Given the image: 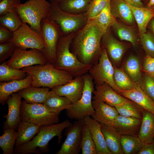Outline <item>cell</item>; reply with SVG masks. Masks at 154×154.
<instances>
[{"mask_svg":"<svg viewBox=\"0 0 154 154\" xmlns=\"http://www.w3.org/2000/svg\"><path fill=\"white\" fill-rule=\"evenodd\" d=\"M106 32L94 21L89 20L76 33L70 45V51L80 62L93 66L100 57L101 41Z\"/></svg>","mask_w":154,"mask_h":154,"instance_id":"cell-1","label":"cell"},{"mask_svg":"<svg viewBox=\"0 0 154 154\" xmlns=\"http://www.w3.org/2000/svg\"><path fill=\"white\" fill-rule=\"evenodd\" d=\"M32 79L31 86L47 87L52 89L63 85L74 79L67 71L56 68L53 64L47 62L44 65H35L21 69Z\"/></svg>","mask_w":154,"mask_h":154,"instance_id":"cell-2","label":"cell"},{"mask_svg":"<svg viewBox=\"0 0 154 154\" xmlns=\"http://www.w3.org/2000/svg\"><path fill=\"white\" fill-rule=\"evenodd\" d=\"M72 124L69 120H66L50 125L40 126L39 132L30 141L25 144L15 147L14 153L41 154L48 153L49 150L48 147L49 141L56 136L58 137V143H60L62 138L63 131Z\"/></svg>","mask_w":154,"mask_h":154,"instance_id":"cell-3","label":"cell"},{"mask_svg":"<svg viewBox=\"0 0 154 154\" xmlns=\"http://www.w3.org/2000/svg\"><path fill=\"white\" fill-rule=\"evenodd\" d=\"M76 32L63 35L59 37L56 46L54 64L56 68L67 71L74 78L88 72L92 66L80 62L70 51V45Z\"/></svg>","mask_w":154,"mask_h":154,"instance_id":"cell-4","label":"cell"},{"mask_svg":"<svg viewBox=\"0 0 154 154\" xmlns=\"http://www.w3.org/2000/svg\"><path fill=\"white\" fill-rule=\"evenodd\" d=\"M51 5L46 0H28L16 7V11L22 22L41 35V23L47 18Z\"/></svg>","mask_w":154,"mask_h":154,"instance_id":"cell-5","label":"cell"},{"mask_svg":"<svg viewBox=\"0 0 154 154\" xmlns=\"http://www.w3.org/2000/svg\"><path fill=\"white\" fill-rule=\"evenodd\" d=\"M50 9L47 19L56 23L64 35L76 32L88 21L86 13L79 15L69 13L61 9L54 0H50Z\"/></svg>","mask_w":154,"mask_h":154,"instance_id":"cell-6","label":"cell"},{"mask_svg":"<svg viewBox=\"0 0 154 154\" xmlns=\"http://www.w3.org/2000/svg\"><path fill=\"white\" fill-rule=\"evenodd\" d=\"M82 76L84 85L81 97L66 110L67 117L71 119H83L87 116H92L95 114L92 105V96L94 90L93 80L89 73Z\"/></svg>","mask_w":154,"mask_h":154,"instance_id":"cell-7","label":"cell"},{"mask_svg":"<svg viewBox=\"0 0 154 154\" xmlns=\"http://www.w3.org/2000/svg\"><path fill=\"white\" fill-rule=\"evenodd\" d=\"M59 115L49 110L43 104H29L24 100L21 102L20 109L21 121L47 126L58 123Z\"/></svg>","mask_w":154,"mask_h":154,"instance_id":"cell-8","label":"cell"},{"mask_svg":"<svg viewBox=\"0 0 154 154\" xmlns=\"http://www.w3.org/2000/svg\"><path fill=\"white\" fill-rule=\"evenodd\" d=\"M28 25L23 22L21 27L13 32L12 37L7 42L24 50L37 49L42 52L46 47L43 37Z\"/></svg>","mask_w":154,"mask_h":154,"instance_id":"cell-9","label":"cell"},{"mask_svg":"<svg viewBox=\"0 0 154 154\" xmlns=\"http://www.w3.org/2000/svg\"><path fill=\"white\" fill-rule=\"evenodd\" d=\"M102 50L99 59L88 71L96 86L106 83L117 93L120 90L115 85L113 79L114 67L110 60L105 49Z\"/></svg>","mask_w":154,"mask_h":154,"instance_id":"cell-10","label":"cell"},{"mask_svg":"<svg viewBox=\"0 0 154 154\" xmlns=\"http://www.w3.org/2000/svg\"><path fill=\"white\" fill-rule=\"evenodd\" d=\"M41 35L46 44L42 52L47 62L54 64L55 61V52L58 40L64 35L60 26L55 22L47 18L41 23Z\"/></svg>","mask_w":154,"mask_h":154,"instance_id":"cell-11","label":"cell"},{"mask_svg":"<svg viewBox=\"0 0 154 154\" xmlns=\"http://www.w3.org/2000/svg\"><path fill=\"white\" fill-rule=\"evenodd\" d=\"M5 62L8 65L18 69L35 65H43L47 62L40 50L31 49L27 50L17 47L10 59Z\"/></svg>","mask_w":154,"mask_h":154,"instance_id":"cell-12","label":"cell"},{"mask_svg":"<svg viewBox=\"0 0 154 154\" xmlns=\"http://www.w3.org/2000/svg\"><path fill=\"white\" fill-rule=\"evenodd\" d=\"M84 124L83 119L76 120L65 129L66 138L56 154L79 153L81 150L82 129Z\"/></svg>","mask_w":154,"mask_h":154,"instance_id":"cell-13","label":"cell"},{"mask_svg":"<svg viewBox=\"0 0 154 154\" xmlns=\"http://www.w3.org/2000/svg\"><path fill=\"white\" fill-rule=\"evenodd\" d=\"M109 28L103 35L101 43L102 48L106 49L112 64H117L127 49L124 44L116 39L109 31Z\"/></svg>","mask_w":154,"mask_h":154,"instance_id":"cell-14","label":"cell"},{"mask_svg":"<svg viewBox=\"0 0 154 154\" xmlns=\"http://www.w3.org/2000/svg\"><path fill=\"white\" fill-rule=\"evenodd\" d=\"M84 85L82 76L75 77L66 84L55 87L51 90L58 94L66 97L73 104L81 97Z\"/></svg>","mask_w":154,"mask_h":154,"instance_id":"cell-15","label":"cell"},{"mask_svg":"<svg viewBox=\"0 0 154 154\" xmlns=\"http://www.w3.org/2000/svg\"><path fill=\"white\" fill-rule=\"evenodd\" d=\"M22 97L18 92L12 94L7 101L8 108L7 115L3 116L6 119L3 123V129L10 128L16 130L18 125L21 121V106Z\"/></svg>","mask_w":154,"mask_h":154,"instance_id":"cell-16","label":"cell"},{"mask_svg":"<svg viewBox=\"0 0 154 154\" xmlns=\"http://www.w3.org/2000/svg\"><path fill=\"white\" fill-rule=\"evenodd\" d=\"M95 114L91 117L100 124L114 126L119 114L114 107L101 101L92 100Z\"/></svg>","mask_w":154,"mask_h":154,"instance_id":"cell-17","label":"cell"},{"mask_svg":"<svg viewBox=\"0 0 154 154\" xmlns=\"http://www.w3.org/2000/svg\"><path fill=\"white\" fill-rule=\"evenodd\" d=\"M93 94V100L102 101L113 107L120 104L128 100L106 83L96 86Z\"/></svg>","mask_w":154,"mask_h":154,"instance_id":"cell-18","label":"cell"},{"mask_svg":"<svg viewBox=\"0 0 154 154\" xmlns=\"http://www.w3.org/2000/svg\"><path fill=\"white\" fill-rule=\"evenodd\" d=\"M83 120L95 144L97 154H112L106 145L100 123L90 116H86Z\"/></svg>","mask_w":154,"mask_h":154,"instance_id":"cell-19","label":"cell"},{"mask_svg":"<svg viewBox=\"0 0 154 154\" xmlns=\"http://www.w3.org/2000/svg\"><path fill=\"white\" fill-rule=\"evenodd\" d=\"M32 82L31 77L28 75L25 78L9 82H0V103L4 105L8 97L13 93L31 86Z\"/></svg>","mask_w":154,"mask_h":154,"instance_id":"cell-20","label":"cell"},{"mask_svg":"<svg viewBox=\"0 0 154 154\" xmlns=\"http://www.w3.org/2000/svg\"><path fill=\"white\" fill-rule=\"evenodd\" d=\"M119 94L154 114V101L145 93L140 85L130 90H120Z\"/></svg>","mask_w":154,"mask_h":154,"instance_id":"cell-21","label":"cell"},{"mask_svg":"<svg viewBox=\"0 0 154 154\" xmlns=\"http://www.w3.org/2000/svg\"><path fill=\"white\" fill-rule=\"evenodd\" d=\"M100 124L106 145L111 154H123L121 143V135L114 126Z\"/></svg>","mask_w":154,"mask_h":154,"instance_id":"cell-22","label":"cell"},{"mask_svg":"<svg viewBox=\"0 0 154 154\" xmlns=\"http://www.w3.org/2000/svg\"><path fill=\"white\" fill-rule=\"evenodd\" d=\"M142 119L119 115L114 127L121 135L138 136Z\"/></svg>","mask_w":154,"mask_h":154,"instance_id":"cell-23","label":"cell"},{"mask_svg":"<svg viewBox=\"0 0 154 154\" xmlns=\"http://www.w3.org/2000/svg\"><path fill=\"white\" fill-rule=\"evenodd\" d=\"M40 126L31 123L20 121L16 129L15 147L25 144L30 141L39 132Z\"/></svg>","mask_w":154,"mask_h":154,"instance_id":"cell-24","label":"cell"},{"mask_svg":"<svg viewBox=\"0 0 154 154\" xmlns=\"http://www.w3.org/2000/svg\"><path fill=\"white\" fill-rule=\"evenodd\" d=\"M142 121L138 136L144 144L154 141V114L143 110Z\"/></svg>","mask_w":154,"mask_h":154,"instance_id":"cell-25","label":"cell"},{"mask_svg":"<svg viewBox=\"0 0 154 154\" xmlns=\"http://www.w3.org/2000/svg\"><path fill=\"white\" fill-rule=\"evenodd\" d=\"M110 9L113 16L120 19L125 23L133 24L135 19L132 11L123 0H110Z\"/></svg>","mask_w":154,"mask_h":154,"instance_id":"cell-26","label":"cell"},{"mask_svg":"<svg viewBox=\"0 0 154 154\" xmlns=\"http://www.w3.org/2000/svg\"><path fill=\"white\" fill-rule=\"evenodd\" d=\"M127 4L131 9L137 23L140 36L146 32L148 24L154 17V8L137 7Z\"/></svg>","mask_w":154,"mask_h":154,"instance_id":"cell-27","label":"cell"},{"mask_svg":"<svg viewBox=\"0 0 154 154\" xmlns=\"http://www.w3.org/2000/svg\"><path fill=\"white\" fill-rule=\"evenodd\" d=\"M47 87L30 86L18 92L27 103L43 104L50 91Z\"/></svg>","mask_w":154,"mask_h":154,"instance_id":"cell-28","label":"cell"},{"mask_svg":"<svg viewBox=\"0 0 154 154\" xmlns=\"http://www.w3.org/2000/svg\"><path fill=\"white\" fill-rule=\"evenodd\" d=\"M92 0H54L62 11L75 15L86 13Z\"/></svg>","mask_w":154,"mask_h":154,"instance_id":"cell-29","label":"cell"},{"mask_svg":"<svg viewBox=\"0 0 154 154\" xmlns=\"http://www.w3.org/2000/svg\"><path fill=\"white\" fill-rule=\"evenodd\" d=\"M43 104L50 111L59 115L62 110L68 109L72 103L66 97L60 96L51 90Z\"/></svg>","mask_w":154,"mask_h":154,"instance_id":"cell-30","label":"cell"},{"mask_svg":"<svg viewBox=\"0 0 154 154\" xmlns=\"http://www.w3.org/2000/svg\"><path fill=\"white\" fill-rule=\"evenodd\" d=\"M111 27L113 28L120 39L129 42L134 47L136 46L138 39L133 29L118 21L115 18Z\"/></svg>","mask_w":154,"mask_h":154,"instance_id":"cell-31","label":"cell"},{"mask_svg":"<svg viewBox=\"0 0 154 154\" xmlns=\"http://www.w3.org/2000/svg\"><path fill=\"white\" fill-rule=\"evenodd\" d=\"M114 107L119 115L125 117L142 119L143 109L130 100L128 99L126 101Z\"/></svg>","mask_w":154,"mask_h":154,"instance_id":"cell-32","label":"cell"},{"mask_svg":"<svg viewBox=\"0 0 154 154\" xmlns=\"http://www.w3.org/2000/svg\"><path fill=\"white\" fill-rule=\"evenodd\" d=\"M124 71L137 84L140 85L142 80L140 60L134 55L129 56L124 65Z\"/></svg>","mask_w":154,"mask_h":154,"instance_id":"cell-33","label":"cell"},{"mask_svg":"<svg viewBox=\"0 0 154 154\" xmlns=\"http://www.w3.org/2000/svg\"><path fill=\"white\" fill-rule=\"evenodd\" d=\"M121 143L123 154H137L144 144L138 136L121 135Z\"/></svg>","mask_w":154,"mask_h":154,"instance_id":"cell-34","label":"cell"},{"mask_svg":"<svg viewBox=\"0 0 154 154\" xmlns=\"http://www.w3.org/2000/svg\"><path fill=\"white\" fill-rule=\"evenodd\" d=\"M28 74L21 69H18L8 65L5 62L0 65V81L9 82L26 78Z\"/></svg>","mask_w":154,"mask_h":154,"instance_id":"cell-35","label":"cell"},{"mask_svg":"<svg viewBox=\"0 0 154 154\" xmlns=\"http://www.w3.org/2000/svg\"><path fill=\"white\" fill-rule=\"evenodd\" d=\"M113 79L115 85L120 90H130L139 85L133 81L124 71L115 67H114Z\"/></svg>","mask_w":154,"mask_h":154,"instance_id":"cell-36","label":"cell"},{"mask_svg":"<svg viewBox=\"0 0 154 154\" xmlns=\"http://www.w3.org/2000/svg\"><path fill=\"white\" fill-rule=\"evenodd\" d=\"M3 134L0 137V147L3 154H12L17 136L15 130L8 128L4 129Z\"/></svg>","mask_w":154,"mask_h":154,"instance_id":"cell-37","label":"cell"},{"mask_svg":"<svg viewBox=\"0 0 154 154\" xmlns=\"http://www.w3.org/2000/svg\"><path fill=\"white\" fill-rule=\"evenodd\" d=\"M23 22L16 10L0 16V25L13 32L21 26Z\"/></svg>","mask_w":154,"mask_h":154,"instance_id":"cell-38","label":"cell"},{"mask_svg":"<svg viewBox=\"0 0 154 154\" xmlns=\"http://www.w3.org/2000/svg\"><path fill=\"white\" fill-rule=\"evenodd\" d=\"M114 18L111 11L110 0H108L105 7L100 13L90 19L95 21L106 32L111 27Z\"/></svg>","mask_w":154,"mask_h":154,"instance_id":"cell-39","label":"cell"},{"mask_svg":"<svg viewBox=\"0 0 154 154\" xmlns=\"http://www.w3.org/2000/svg\"><path fill=\"white\" fill-rule=\"evenodd\" d=\"M81 147L82 154H97L95 144L85 123L82 129Z\"/></svg>","mask_w":154,"mask_h":154,"instance_id":"cell-40","label":"cell"},{"mask_svg":"<svg viewBox=\"0 0 154 154\" xmlns=\"http://www.w3.org/2000/svg\"><path fill=\"white\" fill-rule=\"evenodd\" d=\"M140 41L146 56L154 57V36L146 32L140 36Z\"/></svg>","mask_w":154,"mask_h":154,"instance_id":"cell-41","label":"cell"},{"mask_svg":"<svg viewBox=\"0 0 154 154\" xmlns=\"http://www.w3.org/2000/svg\"><path fill=\"white\" fill-rule=\"evenodd\" d=\"M140 86L145 93L154 101V76L145 74Z\"/></svg>","mask_w":154,"mask_h":154,"instance_id":"cell-42","label":"cell"},{"mask_svg":"<svg viewBox=\"0 0 154 154\" xmlns=\"http://www.w3.org/2000/svg\"><path fill=\"white\" fill-rule=\"evenodd\" d=\"M108 0H92L86 13L88 20L97 16L104 9Z\"/></svg>","mask_w":154,"mask_h":154,"instance_id":"cell-43","label":"cell"},{"mask_svg":"<svg viewBox=\"0 0 154 154\" xmlns=\"http://www.w3.org/2000/svg\"><path fill=\"white\" fill-rule=\"evenodd\" d=\"M21 4V0H3L0 2V16L14 11Z\"/></svg>","mask_w":154,"mask_h":154,"instance_id":"cell-44","label":"cell"},{"mask_svg":"<svg viewBox=\"0 0 154 154\" xmlns=\"http://www.w3.org/2000/svg\"><path fill=\"white\" fill-rule=\"evenodd\" d=\"M16 47L8 42L0 44V63L5 61L11 57Z\"/></svg>","mask_w":154,"mask_h":154,"instance_id":"cell-45","label":"cell"},{"mask_svg":"<svg viewBox=\"0 0 154 154\" xmlns=\"http://www.w3.org/2000/svg\"><path fill=\"white\" fill-rule=\"evenodd\" d=\"M143 70L145 74L154 76V57L146 56L143 64Z\"/></svg>","mask_w":154,"mask_h":154,"instance_id":"cell-46","label":"cell"},{"mask_svg":"<svg viewBox=\"0 0 154 154\" xmlns=\"http://www.w3.org/2000/svg\"><path fill=\"white\" fill-rule=\"evenodd\" d=\"M13 35V32L0 25V43L7 42L12 37Z\"/></svg>","mask_w":154,"mask_h":154,"instance_id":"cell-47","label":"cell"},{"mask_svg":"<svg viewBox=\"0 0 154 154\" xmlns=\"http://www.w3.org/2000/svg\"><path fill=\"white\" fill-rule=\"evenodd\" d=\"M137 154H154V141L150 143L144 144Z\"/></svg>","mask_w":154,"mask_h":154,"instance_id":"cell-48","label":"cell"},{"mask_svg":"<svg viewBox=\"0 0 154 154\" xmlns=\"http://www.w3.org/2000/svg\"><path fill=\"white\" fill-rule=\"evenodd\" d=\"M127 4L132 6L141 7H143L141 0H123Z\"/></svg>","mask_w":154,"mask_h":154,"instance_id":"cell-49","label":"cell"},{"mask_svg":"<svg viewBox=\"0 0 154 154\" xmlns=\"http://www.w3.org/2000/svg\"><path fill=\"white\" fill-rule=\"evenodd\" d=\"M150 27L154 35V18H153L151 20Z\"/></svg>","mask_w":154,"mask_h":154,"instance_id":"cell-50","label":"cell"},{"mask_svg":"<svg viewBox=\"0 0 154 154\" xmlns=\"http://www.w3.org/2000/svg\"><path fill=\"white\" fill-rule=\"evenodd\" d=\"M154 5V0H150L148 4V7H151Z\"/></svg>","mask_w":154,"mask_h":154,"instance_id":"cell-51","label":"cell"},{"mask_svg":"<svg viewBox=\"0 0 154 154\" xmlns=\"http://www.w3.org/2000/svg\"><path fill=\"white\" fill-rule=\"evenodd\" d=\"M3 0H0V2L1 1H2Z\"/></svg>","mask_w":154,"mask_h":154,"instance_id":"cell-52","label":"cell"},{"mask_svg":"<svg viewBox=\"0 0 154 154\" xmlns=\"http://www.w3.org/2000/svg\"><path fill=\"white\" fill-rule=\"evenodd\" d=\"M153 6H154V5H153Z\"/></svg>","mask_w":154,"mask_h":154,"instance_id":"cell-53","label":"cell"}]
</instances>
